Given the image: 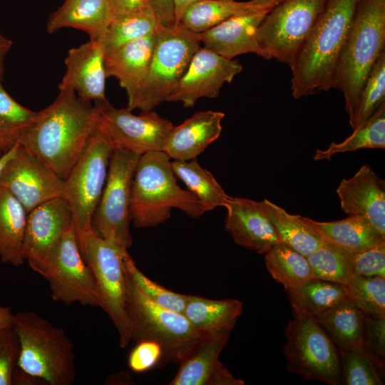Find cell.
<instances>
[{
	"mask_svg": "<svg viewBox=\"0 0 385 385\" xmlns=\"http://www.w3.org/2000/svg\"><path fill=\"white\" fill-rule=\"evenodd\" d=\"M98 106L73 91H59L21 138V145L64 180L96 128Z\"/></svg>",
	"mask_w": 385,
	"mask_h": 385,
	"instance_id": "1",
	"label": "cell"
},
{
	"mask_svg": "<svg viewBox=\"0 0 385 385\" xmlns=\"http://www.w3.org/2000/svg\"><path fill=\"white\" fill-rule=\"evenodd\" d=\"M359 0H326L292 71L295 99L333 88L335 68Z\"/></svg>",
	"mask_w": 385,
	"mask_h": 385,
	"instance_id": "2",
	"label": "cell"
},
{
	"mask_svg": "<svg viewBox=\"0 0 385 385\" xmlns=\"http://www.w3.org/2000/svg\"><path fill=\"white\" fill-rule=\"evenodd\" d=\"M173 208L195 219L205 213L199 200L178 185L170 158L165 152L140 155L131 186L130 210L134 227H156L170 217Z\"/></svg>",
	"mask_w": 385,
	"mask_h": 385,
	"instance_id": "3",
	"label": "cell"
},
{
	"mask_svg": "<svg viewBox=\"0 0 385 385\" xmlns=\"http://www.w3.org/2000/svg\"><path fill=\"white\" fill-rule=\"evenodd\" d=\"M385 52V0H359L337 59L333 88L344 96L349 124L361 91L378 58Z\"/></svg>",
	"mask_w": 385,
	"mask_h": 385,
	"instance_id": "4",
	"label": "cell"
},
{
	"mask_svg": "<svg viewBox=\"0 0 385 385\" xmlns=\"http://www.w3.org/2000/svg\"><path fill=\"white\" fill-rule=\"evenodd\" d=\"M20 352L18 366L48 385H71L76 370L72 342L65 331L33 311L14 314Z\"/></svg>",
	"mask_w": 385,
	"mask_h": 385,
	"instance_id": "5",
	"label": "cell"
},
{
	"mask_svg": "<svg viewBox=\"0 0 385 385\" xmlns=\"http://www.w3.org/2000/svg\"><path fill=\"white\" fill-rule=\"evenodd\" d=\"M113 149L109 140L96 128L83 153L63 180L62 198L71 212L81 252L86 237L92 230V217L106 184Z\"/></svg>",
	"mask_w": 385,
	"mask_h": 385,
	"instance_id": "6",
	"label": "cell"
},
{
	"mask_svg": "<svg viewBox=\"0 0 385 385\" xmlns=\"http://www.w3.org/2000/svg\"><path fill=\"white\" fill-rule=\"evenodd\" d=\"M128 253L93 229L86 237L81 254L91 269L99 299V307L108 314L119 337L120 348L131 339L127 311L128 274L125 257Z\"/></svg>",
	"mask_w": 385,
	"mask_h": 385,
	"instance_id": "7",
	"label": "cell"
},
{
	"mask_svg": "<svg viewBox=\"0 0 385 385\" xmlns=\"http://www.w3.org/2000/svg\"><path fill=\"white\" fill-rule=\"evenodd\" d=\"M127 311L131 339L159 344L162 360L179 364L202 337L183 314L162 308L147 299L128 275Z\"/></svg>",
	"mask_w": 385,
	"mask_h": 385,
	"instance_id": "8",
	"label": "cell"
},
{
	"mask_svg": "<svg viewBox=\"0 0 385 385\" xmlns=\"http://www.w3.org/2000/svg\"><path fill=\"white\" fill-rule=\"evenodd\" d=\"M200 47L197 34L181 25L159 26L149 70L129 110L152 111L167 101Z\"/></svg>",
	"mask_w": 385,
	"mask_h": 385,
	"instance_id": "9",
	"label": "cell"
},
{
	"mask_svg": "<svg viewBox=\"0 0 385 385\" xmlns=\"http://www.w3.org/2000/svg\"><path fill=\"white\" fill-rule=\"evenodd\" d=\"M294 317L284 329L287 370L307 379L341 384L339 352L329 337L314 318Z\"/></svg>",
	"mask_w": 385,
	"mask_h": 385,
	"instance_id": "10",
	"label": "cell"
},
{
	"mask_svg": "<svg viewBox=\"0 0 385 385\" xmlns=\"http://www.w3.org/2000/svg\"><path fill=\"white\" fill-rule=\"evenodd\" d=\"M140 156L114 148L106 184L91 220L92 229L98 235L127 250L132 245L131 186Z\"/></svg>",
	"mask_w": 385,
	"mask_h": 385,
	"instance_id": "11",
	"label": "cell"
},
{
	"mask_svg": "<svg viewBox=\"0 0 385 385\" xmlns=\"http://www.w3.org/2000/svg\"><path fill=\"white\" fill-rule=\"evenodd\" d=\"M326 0H282L267 14L257 39L268 60L291 68L322 12Z\"/></svg>",
	"mask_w": 385,
	"mask_h": 385,
	"instance_id": "12",
	"label": "cell"
},
{
	"mask_svg": "<svg viewBox=\"0 0 385 385\" xmlns=\"http://www.w3.org/2000/svg\"><path fill=\"white\" fill-rule=\"evenodd\" d=\"M98 106L96 128L114 148L139 155L163 151L174 125L155 111L134 115L127 107L116 108L108 101H96Z\"/></svg>",
	"mask_w": 385,
	"mask_h": 385,
	"instance_id": "13",
	"label": "cell"
},
{
	"mask_svg": "<svg viewBox=\"0 0 385 385\" xmlns=\"http://www.w3.org/2000/svg\"><path fill=\"white\" fill-rule=\"evenodd\" d=\"M43 277L53 300L66 305L99 307L94 277L83 258L73 225L65 232Z\"/></svg>",
	"mask_w": 385,
	"mask_h": 385,
	"instance_id": "14",
	"label": "cell"
},
{
	"mask_svg": "<svg viewBox=\"0 0 385 385\" xmlns=\"http://www.w3.org/2000/svg\"><path fill=\"white\" fill-rule=\"evenodd\" d=\"M0 186L24 206L27 213L51 200L62 197L63 180L20 144L0 174Z\"/></svg>",
	"mask_w": 385,
	"mask_h": 385,
	"instance_id": "15",
	"label": "cell"
},
{
	"mask_svg": "<svg viewBox=\"0 0 385 385\" xmlns=\"http://www.w3.org/2000/svg\"><path fill=\"white\" fill-rule=\"evenodd\" d=\"M72 225L71 212L62 197L47 201L28 213L23 255L33 270L43 276L65 232Z\"/></svg>",
	"mask_w": 385,
	"mask_h": 385,
	"instance_id": "16",
	"label": "cell"
},
{
	"mask_svg": "<svg viewBox=\"0 0 385 385\" xmlns=\"http://www.w3.org/2000/svg\"><path fill=\"white\" fill-rule=\"evenodd\" d=\"M242 70L237 61L200 47L166 101L182 102L184 107L190 108L200 98H216L223 84L230 83Z\"/></svg>",
	"mask_w": 385,
	"mask_h": 385,
	"instance_id": "17",
	"label": "cell"
},
{
	"mask_svg": "<svg viewBox=\"0 0 385 385\" xmlns=\"http://www.w3.org/2000/svg\"><path fill=\"white\" fill-rule=\"evenodd\" d=\"M105 51L99 40H89L68 50L59 91H73L86 101H105Z\"/></svg>",
	"mask_w": 385,
	"mask_h": 385,
	"instance_id": "18",
	"label": "cell"
},
{
	"mask_svg": "<svg viewBox=\"0 0 385 385\" xmlns=\"http://www.w3.org/2000/svg\"><path fill=\"white\" fill-rule=\"evenodd\" d=\"M337 194L345 213L364 218L385 237V182L369 165L342 179Z\"/></svg>",
	"mask_w": 385,
	"mask_h": 385,
	"instance_id": "19",
	"label": "cell"
},
{
	"mask_svg": "<svg viewBox=\"0 0 385 385\" xmlns=\"http://www.w3.org/2000/svg\"><path fill=\"white\" fill-rule=\"evenodd\" d=\"M225 227L238 245L258 254H265L281 242L260 202L230 197L225 207Z\"/></svg>",
	"mask_w": 385,
	"mask_h": 385,
	"instance_id": "20",
	"label": "cell"
},
{
	"mask_svg": "<svg viewBox=\"0 0 385 385\" xmlns=\"http://www.w3.org/2000/svg\"><path fill=\"white\" fill-rule=\"evenodd\" d=\"M270 10L230 18L197 34L204 47L232 60L235 56L255 53L265 60L267 56L257 39V29Z\"/></svg>",
	"mask_w": 385,
	"mask_h": 385,
	"instance_id": "21",
	"label": "cell"
},
{
	"mask_svg": "<svg viewBox=\"0 0 385 385\" xmlns=\"http://www.w3.org/2000/svg\"><path fill=\"white\" fill-rule=\"evenodd\" d=\"M156 32L129 41L105 53L107 77H115L126 91L128 106L133 103L147 76L155 44Z\"/></svg>",
	"mask_w": 385,
	"mask_h": 385,
	"instance_id": "22",
	"label": "cell"
},
{
	"mask_svg": "<svg viewBox=\"0 0 385 385\" xmlns=\"http://www.w3.org/2000/svg\"><path fill=\"white\" fill-rule=\"evenodd\" d=\"M225 114L219 111H200L172 129L163 148L170 159H195L216 140L222 132Z\"/></svg>",
	"mask_w": 385,
	"mask_h": 385,
	"instance_id": "23",
	"label": "cell"
},
{
	"mask_svg": "<svg viewBox=\"0 0 385 385\" xmlns=\"http://www.w3.org/2000/svg\"><path fill=\"white\" fill-rule=\"evenodd\" d=\"M111 21L110 0H65L49 15L46 28L48 34L73 28L98 40Z\"/></svg>",
	"mask_w": 385,
	"mask_h": 385,
	"instance_id": "24",
	"label": "cell"
},
{
	"mask_svg": "<svg viewBox=\"0 0 385 385\" xmlns=\"http://www.w3.org/2000/svg\"><path fill=\"white\" fill-rule=\"evenodd\" d=\"M302 219L324 241L346 253H357L385 242V237L359 216L349 215L332 222H318L302 216Z\"/></svg>",
	"mask_w": 385,
	"mask_h": 385,
	"instance_id": "25",
	"label": "cell"
},
{
	"mask_svg": "<svg viewBox=\"0 0 385 385\" xmlns=\"http://www.w3.org/2000/svg\"><path fill=\"white\" fill-rule=\"evenodd\" d=\"M235 299H211L188 294L183 314L202 337L230 334L242 312Z\"/></svg>",
	"mask_w": 385,
	"mask_h": 385,
	"instance_id": "26",
	"label": "cell"
},
{
	"mask_svg": "<svg viewBox=\"0 0 385 385\" xmlns=\"http://www.w3.org/2000/svg\"><path fill=\"white\" fill-rule=\"evenodd\" d=\"M27 212L7 190L0 186V261L18 267L25 262L23 244Z\"/></svg>",
	"mask_w": 385,
	"mask_h": 385,
	"instance_id": "27",
	"label": "cell"
},
{
	"mask_svg": "<svg viewBox=\"0 0 385 385\" xmlns=\"http://www.w3.org/2000/svg\"><path fill=\"white\" fill-rule=\"evenodd\" d=\"M364 316L348 297L313 318L339 351L362 347Z\"/></svg>",
	"mask_w": 385,
	"mask_h": 385,
	"instance_id": "28",
	"label": "cell"
},
{
	"mask_svg": "<svg viewBox=\"0 0 385 385\" xmlns=\"http://www.w3.org/2000/svg\"><path fill=\"white\" fill-rule=\"evenodd\" d=\"M230 334L202 337L180 362L170 385H206Z\"/></svg>",
	"mask_w": 385,
	"mask_h": 385,
	"instance_id": "29",
	"label": "cell"
},
{
	"mask_svg": "<svg viewBox=\"0 0 385 385\" xmlns=\"http://www.w3.org/2000/svg\"><path fill=\"white\" fill-rule=\"evenodd\" d=\"M286 292L294 317H315L348 298L346 285L316 278Z\"/></svg>",
	"mask_w": 385,
	"mask_h": 385,
	"instance_id": "30",
	"label": "cell"
},
{
	"mask_svg": "<svg viewBox=\"0 0 385 385\" xmlns=\"http://www.w3.org/2000/svg\"><path fill=\"white\" fill-rule=\"evenodd\" d=\"M265 10L270 9L255 6L250 1L197 0L186 9L179 25L197 34L230 18Z\"/></svg>",
	"mask_w": 385,
	"mask_h": 385,
	"instance_id": "31",
	"label": "cell"
},
{
	"mask_svg": "<svg viewBox=\"0 0 385 385\" xmlns=\"http://www.w3.org/2000/svg\"><path fill=\"white\" fill-rule=\"evenodd\" d=\"M260 203L281 242L306 257L327 243L302 220V216L291 215L267 199Z\"/></svg>",
	"mask_w": 385,
	"mask_h": 385,
	"instance_id": "32",
	"label": "cell"
},
{
	"mask_svg": "<svg viewBox=\"0 0 385 385\" xmlns=\"http://www.w3.org/2000/svg\"><path fill=\"white\" fill-rule=\"evenodd\" d=\"M171 164L176 178L181 180L188 190L199 200L205 213L227 205L231 197L212 174L199 164L197 158L173 160Z\"/></svg>",
	"mask_w": 385,
	"mask_h": 385,
	"instance_id": "33",
	"label": "cell"
},
{
	"mask_svg": "<svg viewBox=\"0 0 385 385\" xmlns=\"http://www.w3.org/2000/svg\"><path fill=\"white\" fill-rule=\"evenodd\" d=\"M265 262L272 278L285 291L314 278L307 257L283 242L274 245L265 253Z\"/></svg>",
	"mask_w": 385,
	"mask_h": 385,
	"instance_id": "34",
	"label": "cell"
},
{
	"mask_svg": "<svg viewBox=\"0 0 385 385\" xmlns=\"http://www.w3.org/2000/svg\"><path fill=\"white\" fill-rule=\"evenodd\" d=\"M362 148H385V103L359 128L340 143L332 142L326 150H316L314 160H329L337 153Z\"/></svg>",
	"mask_w": 385,
	"mask_h": 385,
	"instance_id": "35",
	"label": "cell"
},
{
	"mask_svg": "<svg viewBox=\"0 0 385 385\" xmlns=\"http://www.w3.org/2000/svg\"><path fill=\"white\" fill-rule=\"evenodd\" d=\"M160 24L151 8L113 20L98 39L105 53L156 32Z\"/></svg>",
	"mask_w": 385,
	"mask_h": 385,
	"instance_id": "36",
	"label": "cell"
},
{
	"mask_svg": "<svg viewBox=\"0 0 385 385\" xmlns=\"http://www.w3.org/2000/svg\"><path fill=\"white\" fill-rule=\"evenodd\" d=\"M0 80V149L5 153L19 142L35 120L38 112L16 102Z\"/></svg>",
	"mask_w": 385,
	"mask_h": 385,
	"instance_id": "37",
	"label": "cell"
},
{
	"mask_svg": "<svg viewBox=\"0 0 385 385\" xmlns=\"http://www.w3.org/2000/svg\"><path fill=\"white\" fill-rule=\"evenodd\" d=\"M314 278L347 285L354 277L351 254L328 243L307 256Z\"/></svg>",
	"mask_w": 385,
	"mask_h": 385,
	"instance_id": "38",
	"label": "cell"
},
{
	"mask_svg": "<svg viewBox=\"0 0 385 385\" xmlns=\"http://www.w3.org/2000/svg\"><path fill=\"white\" fill-rule=\"evenodd\" d=\"M385 103V52L374 64L361 91L356 114L350 123L353 130L362 125Z\"/></svg>",
	"mask_w": 385,
	"mask_h": 385,
	"instance_id": "39",
	"label": "cell"
},
{
	"mask_svg": "<svg viewBox=\"0 0 385 385\" xmlns=\"http://www.w3.org/2000/svg\"><path fill=\"white\" fill-rule=\"evenodd\" d=\"M125 264L128 277L147 299L162 308L183 314L188 294L175 292L150 279L138 268L129 253Z\"/></svg>",
	"mask_w": 385,
	"mask_h": 385,
	"instance_id": "40",
	"label": "cell"
},
{
	"mask_svg": "<svg viewBox=\"0 0 385 385\" xmlns=\"http://www.w3.org/2000/svg\"><path fill=\"white\" fill-rule=\"evenodd\" d=\"M342 384L346 385H382L383 373L362 348L338 351Z\"/></svg>",
	"mask_w": 385,
	"mask_h": 385,
	"instance_id": "41",
	"label": "cell"
},
{
	"mask_svg": "<svg viewBox=\"0 0 385 385\" xmlns=\"http://www.w3.org/2000/svg\"><path fill=\"white\" fill-rule=\"evenodd\" d=\"M346 286L349 299L364 314L385 317V277L354 276Z\"/></svg>",
	"mask_w": 385,
	"mask_h": 385,
	"instance_id": "42",
	"label": "cell"
},
{
	"mask_svg": "<svg viewBox=\"0 0 385 385\" xmlns=\"http://www.w3.org/2000/svg\"><path fill=\"white\" fill-rule=\"evenodd\" d=\"M362 348L384 374L385 317L365 314Z\"/></svg>",
	"mask_w": 385,
	"mask_h": 385,
	"instance_id": "43",
	"label": "cell"
},
{
	"mask_svg": "<svg viewBox=\"0 0 385 385\" xmlns=\"http://www.w3.org/2000/svg\"><path fill=\"white\" fill-rule=\"evenodd\" d=\"M20 345L13 326L0 331V385H12Z\"/></svg>",
	"mask_w": 385,
	"mask_h": 385,
	"instance_id": "44",
	"label": "cell"
},
{
	"mask_svg": "<svg viewBox=\"0 0 385 385\" xmlns=\"http://www.w3.org/2000/svg\"><path fill=\"white\" fill-rule=\"evenodd\" d=\"M354 276L385 277V242L351 254Z\"/></svg>",
	"mask_w": 385,
	"mask_h": 385,
	"instance_id": "45",
	"label": "cell"
},
{
	"mask_svg": "<svg viewBox=\"0 0 385 385\" xmlns=\"http://www.w3.org/2000/svg\"><path fill=\"white\" fill-rule=\"evenodd\" d=\"M162 356L163 350L159 344L149 340L140 341L128 356V366L134 372H144L156 365Z\"/></svg>",
	"mask_w": 385,
	"mask_h": 385,
	"instance_id": "46",
	"label": "cell"
},
{
	"mask_svg": "<svg viewBox=\"0 0 385 385\" xmlns=\"http://www.w3.org/2000/svg\"><path fill=\"white\" fill-rule=\"evenodd\" d=\"M110 5L111 22L116 19L150 8L148 0H110Z\"/></svg>",
	"mask_w": 385,
	"mask_h": 385,
	"instance_id": "47",
	"label": "cell"
},
{
	"mask_svg": "<svg viewBox=\"0 0 385 385\" xmlns=\"http://www.w3.org/2000/svg\"><path fill=\"white\" fill-rule=\"evenodd\" d=\"M160 25L165 27L175 26V14L173 0H148Z\"/></svg>",
	"mask_w": 385,
	"mask_h": 385,
	"instance_id": "48",
	"label": "cell"
},
{
	"mask_svg": "<svg viewBox=\"0 0 385 385\" xmlns=\"http://www.w3.org/2000/svg\"><path fill=\"white\" fill-rule=\"evenodd\" d=\"M245 381L234 377L219 361L211 372L206 385H244Z\"/></svg>",
	"mask_w": 385,
	"mask_h": 385,
	"instance_id": "49",
	"label": "cell"
},
{
	"mask_svg": "<svg viewBox=\"0 0 385 385\" xmlns=\"http://www.w3.org/2000/svg\"><path fill=\"white\" fill-rule=\"evenodd\" d=\"M12 46V41L0 32V80L2 79L4 60Z\"/></svg>",
	"mask_w": 385,
	"mask_h": 385,
	"instance_id": "50",
	"label": "cell"
},
{
	"mask_svg": "<svg viewBox=\"0 0 385 385\" xmlns=\"http://www.w3.org/2000/svg\"><path fill=\"white\" fill-rule=\"evenodd\" d=\"M175 14V26L180 24L181 18L186 9L197 0H173Z\"/></svg>",
	"mask_w": 385,
	"mask_h": 385,
	"instance_id": "51",
	"label": "cell"
},
{
	"mask_svg": "<svg viewBox=\"0 0 385 385\" xmlns=\"http://www.w3.org/2000/svg\"><path fill=\"white\" fill-rule=\"evenodd\" d=\"M14 314L9 307L0 306V331L13 325Z\"/></svg>",
	"mask_w": 385,
	"mask_h": 385,
	"instance_id": "52",
	"label": "cell"
},
{
	"mask_svg": "<svg viewBox=\"0 0 385 385\" xmlns=\"http://www.w3.org/2000/svg\"><path fill=\"white\" fill-rule=\"evenodd\" d=\"M19 146V141L17 142L9 151L0 157V174L6 163L15 155Z\"/></svg>",
	"mask_w": 385,
	"mask_h": 385,
	"instance_id": "53",
	"label": "cell"
},
{
	"mask_svg": "<svg viewBox=\"0 0 385 385\" xmlns=\"http://www.w3.org/2000/svg\"><path fill=\"white\" fill-rule=\"evenodd\" d=\"M282 0H250V3L262 9H271Z\"/></svg>",
	"mask_w": 385,
	"mask_h": 385,
	"instance_id": "54",
	"label": "cell"
},
{
	"mask_svg": "<svg viewBox=\"0 0 385 385\" xmlns=\"http://www.w3.org/2000/svg\"><path fill=\"white\" fill-rule=\"evenodd\" d=\"M4 154V153L0 149V157Z\"/></svg>",
	"mask_w": 385,
	"mask_h": 385,
	"instance_id": "55",
	"label": "cell"
},
{
	"mask_svg": "<svg viewBox=\"0 0 385 385\" xmlns=\"http://www.w3.org/2000/svg\"></svg>",
	"mask_w": 385,
	"mask_h": 385,
	"instance_id": "56",
	"label": "cell"
}]
</instances>
